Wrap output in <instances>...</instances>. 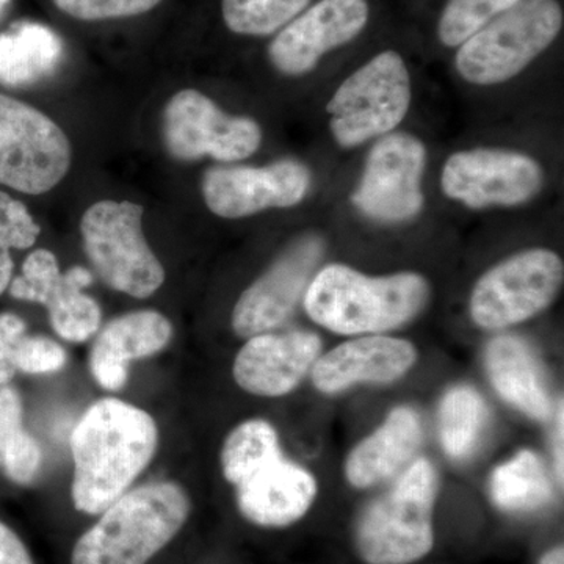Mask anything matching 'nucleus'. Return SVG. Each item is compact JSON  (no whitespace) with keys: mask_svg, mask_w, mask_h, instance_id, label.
<instances>
[{"mask_svg":"<svg viewBox=\"0 0 564 564\" xmlns=\"http://www.w3.org/2000/svg\"><path fill=\"white\" fill-rule=\"evenodd\" d=\"M158 444V425L147 411L118 399L91 404L70 434L74 507L101 514L147 469Z\"/></svg>","mask_w":564,"mask_h":564,"instance_id":"obj_1","label":"nucleus"},{"mask_svg":"<svg viewBox=\"0 0 564 564\" xmlns=\"http://www.w3.org/2000/svg\"><path fill=\"white\" fill-rule=\"evenodd\" d=\"M430 300V284L419 273L366 276L333 263L315 274L303 296L304 310L329 332L380 334L414 321Z\"/></svg>","mask_w":564,"mask_h":564,"instance_id":"obj_2","label":"nucleus"},{"mask_svg":"<svg viewBox=\"0 0 564 564\" xmlns=\"http://www.w3.org/2000/svg\"><path fill=\"white\" fill-rule=\"evenodd\" d=\"M191 499L173 481L122 494L74 545L70 564H147L181 532Z\"/></svg>","mask_w":564,"mask_h":564,"instance_id":"obj_3","label":"nucleus"},{"mask_svg":"<svg viewBox=\"0 0 564 564\" xmlns=\"http://www.w3.org/2000/svg\"><path fill=\"white\" fill-rule=\"evenodd\" d=\"M437 474L415 459L392 488L373 500L356 525V547L367 564H411L434 545L433 510Z\"/></svg>","mask_w":564,"mask_h":564,"instance_id":"obj_4","label":"nucleus"},{"mask_svg":"<svg viewBox=\"0 0 564 564\" xmlns=\"http://www.w3.org/2000/svg\"><path fill=\"white\" fill-rule=\"evenodd\" d=\"M562 28L556 0H519L464 41L456 52V69L469 84H503L540 57Z\"/></svg>","mask_w":564,"mask_h":564,"instance_id":"obj_5","label":"nucleus"},{"mask_svg":"<svg viewBox=\"0 0 564 564\" xmlns=\"http://www.w3.org/2000/svg\"><path fill=\"white\" fill-rule=\"evenodd\" d=\"M143 206L102 199L80 220L84 250L93 269L113 291L133 299L154 295L165 282V270L143 232Z\"/></svg>","mask_w":564,"mask_h":564,"instance_id":"obj_6","label":"nucleus"},{"mask_svg":"<svg viewBox=\"0 0 564 564\" xmlns=\"http://www.w3.org/2000/svg\"><path fill=\"white\" fill-rule=\"evenodd\" d=\"M411 106V77L402 55L384 51L343 82L326 111L334 140L355 148L391 133Z\"/></svg>","mask_w":564,"mask_h":564,"instance_id":"obj_7","label":"nucleus"},{"mask_svg":"<svg viewBox=\"0 0 564 564\" xmlns=\"http://www.w3.org/2000/svg\"><path fill=\"white\" fill-rule=\"evenodd\" d=\"M70 161L69 139L57 122L0 93V185L44 195L65 180Z\"/></svg>","mask_w":564,"mask_h":564,"instance_id":"obj_8","label":"nucleus"},{"mask_svg":"<svg viewBox=\"0 0 564 564\" xmlns=\"http://www.w3.org/2000/svg\"><path fill=\"white\" fill-rule=\"evenodd\" d=\"M564 265L556 252L533 248L494 265L475 284L470 317L484 329H503L551 306L562 289Z\"/></svg>","mask_w":564,"mask_h":564,"instance_id":"obj_9","label":"nucleus"},{"mask_svg":"<svg viewBox=\"0 0 564 564\" xmlns=\"http://www.w3.org/2000/svg\"><path fill=\"white\" fill-rule=\"evenodd\" d=\"M166 151L181 162L212 158L239 162L251 158L262 143V129L248 117H232L202 91L185 88L163 111Z\"/></svg>","mask_w":564,"mask_h":564,"instance_id":"obj_10","label":"nucleus"},{"mask_svg":"<svg viewBox=\"0 0 564 564\" xmlns=\"http://www.w3.org/2000/svg\"><path fill=\"white\" fill-rule=\"evenodd\" d=\"M543 185V169L533 158L491 148L455 152L441 176L445 195L470 209L519 206L533 199Z\"/></svg>","mask_w":564,"mask_h":564,"instance_id":"obj_11","label":"nucleus"},{"mask_svg":"<svg viewBox=\"0 0 564 564\" xmlns=\"http://www.w3.org/2000/svg\"><path fill=\"white\" fill-rule=\"evenodd\" d=\"M426 150L417 137L391 132L367 155L352 203L378 221H406L423 207L422 177Z\"/></svg>","mask_w":564,"mask_h":564,"instance_id":"obj_12","label":"nucleus"},{"mask_svg":"<svg viewBox=\"0 0 564 564\" xmlns=\"http://www.w3.org/2000/svg\"><path fill=\"white\" fill-rule=\"evenodd\" d=\"M93 282L84 267L62 273L54 252L40 248L28 256L20 276L10 282V295L21 302L46 306L54 332L69 343H85L101 326V307L84 293Z\"/></svg>","mask_w":564,"mask_h":564,"instance_id":"obj_13","label":"nucleus"},{"mask_svg":"<svg viewBox=\"0 0 564 564\" xmlns=\"http://www.w3.org/2000/svg\"><path fill=\"white\" fill-rule=\"evenodd\" d=\"M310 187L307 166L288 159L267 166H214L204 174L202 192L212 214L237 220L296 206Z\"/></svg>","mask_w":564,"mask_h":564,"instance_id":"obj_14","label":"nucleus"},{"mask_svg":"<svg viewBox=\"0 0 564 564\" xmlns=\"http://www.w3.org/2000/svg\"><path fill=\"white\" fill-rule=\"evenodd\" d=\"M323 250L322 239L310 236L282 252L240 295L232 311L234 333L250 339L288 322L313 281Z\"/></svg>","mask_w":564,"mask_h":564,"instance_id":"obj_15","label":"nucleus"},{"mask_svg":"<svg viewBox=\"0 0 564 564\" xmlns=\"http://www.w3.org/2000/svg\"><path fill=\"white\" fill-rule=\"evenodd\" d=\"M369 14L367 0H321L273 36L269 61L284 76L310 74L323 55L355 40Z\"/></svg>","mask_w":564,"mask_h":564,"instance_id":"obj_16","label":"nucleus"},{"mask_svg":"<svg viewBox=\"0 0 564 564\" xmlns=\"http://www.w3.org/2000/svg\"><path fill=\"white\" fill-rule=\"evenodd\" d=\"M322 351L315 333H263L250 337L236 356L232 375L245 392L282 397L299 388Z\"/></svg>","mask_w":564,"mask_h":564,"instance_id":"obj_17","label":"nucleus"},{"mask_svg":"<svg viewBox=\"0 0 564 564\" xmlns=\"http://www.w3.org/2000/svg\"><path fill=\"white\" fill-rule=\"evenodd\" d=\"M417 361V350L395 337L364 336L347 340L318 356L313 366V383L322 393H339L352 384H388L402 378Z\"/></svg>","mask_w":564,"mask_h":564,"instance_id":"obj_18","label":"nucleus"},{"mask_svg":"<svg viewBox=\"0 0 564 564\" xmlns=\"http://www.w3.org/2000/svg\"><path fill=\"white\" fill-rule=\"evenodd\" d=\"M240 513L252 524L281 529L295 524L313 507L317 481L284 456L236 486Z\"/></svg>","mask_w":564,"mask_h":564,"instance_id":"obj_19","label":"nucleus"},{"mask_svg":"<svg viewBox=\"0 0 564 564\" xmlns=\"http://www.w3.org/2000/svg\"><path fill=\"white\" fill-rule=\"evenodd\" d=\"M172 336V322L159 311H135L113 318L93 344V377L107 391H120L128 383L129 362L162 351Z\"/></svg>","mask_w":564,"mask_h":564,"instance_id":"obj_20","label":"nucleus"},{"mask_svg":"<svg viewBox=\"0 0 564 564\" xmlns=\"http://www.w3.org/2000/svg\"><path fill=\"white\" fill-rule=\"evenodd\" d=\"M485 367L497 393L533 421L551 417L552 400L543 369L525 340L499 336L488 344Z\"/></svg>","mask_w":564,"mask_h":564,"instance_id":"obj_21","label":"nucleus"},{"mask_svg":"<svg viewBox=\"0 0 564 564\" xmlns=\"http://www.w3.org/2000/svg\"><path fill=\"white\" fill-rule=\"evenodd\" d=\"M422 443V423L411 408L392 410L383 425L352 448L345 463V477L355 488L366 489L388 480L410 462Z\"/></svg>","mask_w":564,"mask_h":564,"instance_id":"obj_22","label":"nucleus"},{"mask_svg":"<svg viewBox=\"0 0 564 564\" xmlns=\"http://www.w3.org/2000/svg\"><path fill=\"white\" fill-rule=\"evenodd\" d=\"M62 41L51 29L24 22L0 35V84L29 87L51 76L62 61Z\"/></svg>","mask_w":564,"mask_h":564,"instance_id":"obj_23","label":"nucleus"},{"mask_svg":"<svg viewBox=\"0 0 564 564\" xmlns=\"http://www.w3.org/2000/svg\"><path fill=\"white\" fill-rule=\"evenodd\" d=\"M491 497L497 508L510 513L540 510L551 502L554 489L540 456L522 451L500 464L491 475Z\"/></svg>","mask_w":564,"mask_h":564,"instance_id":"obj_24","label":"nucleus"},{"mask_svg":"<svg viewBox=\"0 0 564 564\" xmlns=\"http://www.w3.org/2000/svg\"><path fill=\"white\" fill-rule=\"evenodd\" d=\"M22 400L17 389L0 388V469L14 484L35 480L43 463V452L22 425Z\"/></svg>","mask_w":564,"mask_h":564,"instance_id":"obj_25","label":"nucleus"},{"mask_svg":"<svg viewBox=\"0 0 564 564\" xmlns=\"http://www.w3.org/2000/svg\"><path fill=\"white\" fill-rule=\"evenodd\" d=\"M281 456L280 437L272 423L251 419L226 437L221 448L223 475L229 484L239 486Z\"/></svg>","mask_w":564,"mask_h":564,"instance_id":"obj_26","label":"nucleus"},{"mask_svg":"<svg viewBox=\"0 0 564 564\" xmlns=\"http://www.w3.org/2000/svg\"><path fill=\"white\" fill-rule=\"evenodd\" d=\"M488 414L484 397L474 388L456 386L445 393L440 404V437L445 454L454 459L473 454Z\"/></svg>","mask_w":564,"mask_h":564,"instance_id":"obj_27","label":"nucleus"},{"mask_svg":"<svg viewBox=\"0 0 564 564\" xmlns=\"http://www.w3.org/2000/svg\"><path fill=\"white\" fill-rule=\"evenodd\" d=\"M310 3L311 0H221V18L236 35L263 39L276 35Z\"/></svg>","mask_w":564,"mask_h":564,"instance_id":"obj_28","label":"nucleus"},{"mask_svg":"<svg viewBox=\"0 0 564 564\" xmlns=\"http://www.w3.org/2000/svg\"><path fill=\"white\" fill-rule=\"evenodd\" d=\"M41 228L24 203L0 191V295L10 288L14 263L11 250H29L39 240Z\"/></svg>","mask_w":564,"mask_h":564,"instance_id":"obj_29","label":"nucleus"},{"mask_svg":"<svg viewBox=\"0 0 564 564\" xmlns=\"http://www.w3.org/2000/svg\"><path fill=\"white\" fill-rule=\"evenodd\" d=\"M518 2L519 0H448L437 25L441 43L447 47L462 46L464 41Z\"/></svg>","mask_w":564,"mask_h":564,"instance_id":"obj_30","label":"nucleus"},{"mask_svg":"<svg viewBox=\"0 0 564 564\" xmlns=\"http://www.w3.org/2000/svg\"><path fill=\"white\" fill-rule=\"evenodd\" d=\"M55 9L70 20L102 22L143 17L163 0H51Z\"/></svg>","mask_w":564,"mask_h":564,"instance_id":"obj_31","label":"nucleus"},{"mask_svg":"<svg viewBox=\"0 0 564 564\" xmlns=\"http://www.w3.org/2000/svg\"><path fill=\"white\" fill-rule=\"evenodd\" d=\"M65 348L46 336H24L17 350V369L29 375L52 373L66 364Z\"/></svg>","mask_w":564,"mask_h":564,"instance_id":"obj_32","label":"nucleus"},{"mask_svg":"<svg viewBox=\"0 0 564 564\" xmlns=\"http://www.w3.org/2000/svg\"><path fill=\"white\" fill-rule=\"evenodd\" d=\"M25 322L20 315L0 314V386L9 383L17 373V350L25 336Z\"/></svg>","mask_w":564,"mask_h":564,"instance_id":"obj_33","label":"nucleus"},{"mask_svg":"<svg viewBox=\"0 0 564 564\" xmlns=\"http://www.w3.org/2000/svg\"><path fill=\"white\" fill-rule=\"evenodd\" d=\"M0 564H35L21 538L3 522H0Z\"/></svg>","mask_w":564,"mask_h":564,"instance_id":"obj_34","label":"nucleus"},{"mask_svg":"<svg viewBox=\"0 0 564 564\" xmlns=\"http://www.w3.org/2000/svg\"><path fill=\"white\" fill-rule=\"evenodd\" d=\"M563 400H560L558 411H556L554 440H552V452H554V463L556 478L563 486V444H564V411Z\"/></svg>","mask_w":564,"mask_h":564,"instance_id":"obj_35","label":"nucleus"},{"mask_svg":"<svg viewBox=\"0 0 564 564\" xmlns=\"http://www.w3.org/2000/svg\"><path fill=\"white\" fill-rule=\"evenodd\" d=\"M538 564H564L563 545H556V547L545 552V554L541 556L540 563Z\"/></svg>","mask_w":564,"mask_h":564,"instance_id":"obj_36","label":"nucleus"},{"mask_svg":"<svg viewBox=\"0 0 564 564\" xmlns=\"http://www.w3.org/2000/svg\"><path fill=\"white\" fill-rule=\"evenodd\" d=\"M10 0H0V14H2V11L6 10L7 3H9Z\"/></svg>","mask_w":564,"mask_h":564,"instance_id":"obj_37","label":"nucleus"}]
</instances>
